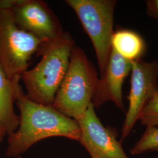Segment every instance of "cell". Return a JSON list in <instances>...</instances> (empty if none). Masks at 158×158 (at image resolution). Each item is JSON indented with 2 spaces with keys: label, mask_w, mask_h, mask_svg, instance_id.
<instances>
[{
  "label": "cell",
  "mask_w": 158,
  "mask_h": 158,
  "mask_svg": "<svg viewBox=\"0 0 158 158\" xmlns=\"http://www.w3.org/2000/svg\"><path fill=\"white\" fill-rule=\"evenodd\" d=\"M15 102L20 112V122L18 129L8 136V156L18 158L34 143L51 136L80 141V128L76 119L63 115L52 106L31 101L23 89Z\"/></svg>",
  "instance_id": "cell-1"
},
{
  "label": "cell",
  "mask_w": 158,
  "mask_h": 158,
  "mask_svg": "<svg viewBox=\"0 0 158 158\" xmlns=\"http://www.w3.org/2000/svg\"><path fill=\"white\" fill-rule=\"evenodd\" d=\"M75 43L71 35L63 31L56 38L43 40L36 55L42 59L35 68L22 74L27 97L32 102L52 106L57 91L68 70Z\"/></svg>",
  "instance_id": "cell-2"
},
{
  "label": "cell",
  "mask_w": 158,
  "mask_h": 158,
  "mask_svg": "<svg viewBox=\"0 0 158 158\" xmlns=\"http://www.w3.org/2000/svg\"><path fill=\"white\" fill-rule=\"evenodd\" d=\"M98 79L96 69L85 51L74 46L68 70L52 106L77 121L92 103Z\"/></svg>",
  "instance_id": "cell-3"
},
{
  "label": "cell",
  "mask_w": 158,
  "mask_h": 158,
  "mask_svg": "<svg viewBox=\"0 0 158 158\" xmlns=\"http://www.w3.org/2000/svg\"><path fill=\"white\" fill-rule=\"evenodd\" d=\"M90 38L96 52L100 76L111 51L115 0H66Z\"/></svg>",
  "instance_id": "cell-4"
},
{
  "label": "cell",
  "mask_w": 158,
  "mask_h": 158,
  "mask_svg": "<svg viewBox=\"0 0 158 158\" xmlns=\"http://www.w3.org/2000/svg\"><path fill=\"white\" fill-rule=\"evenodd\" d=\"M42 41L19 28L10 10L0 8V66L8 77L21 80Z\"/></svg>",
  "instance_id": "cell-5"
},
{
  "label": "cell",
  "mask_w": 158,
  "mask_h": 158,
  "mask_svg": "<svg viewBox=\"0 0 158 158\" xmlns=\"http://www.w3.org/2000/svg\"><path fill=\"white\" fill-rule=\"evenodd\" d=\"M128 108L121 131V140L130 135L147 102L158 91V61L142 59L131 62Z\"/></svg>",
  "instance_id": "cell-6"
},
{
  "label": "cell",
  "mask_w": 158,
  "mask_h": 158,
  "mask_svg": "<svg viewBox=\"0 0 158 158\" xmlns=\"http://www.w3.org/2000/svg\"><path fill=\"white\" fill-rule=\"evenodd\" d=\"M77 121L81 133L79 141L91 158H130L117 140V130L103 125L93 103Z\"/></svg>",
  "instance_id": "cell-7"
},
{
  "label": "cell",
  "mask_w": 158,
  "mask_h": 158,
  "mask_svg": "<svg viewBox=\"0 0 158 158\" xmlns=\"http://www.w3.org/2000/svg\"><path fill=\"white\" fill-rule=\"evenodd\" d=\"M10 10L17 27L38 40H53L63 32L58 18L42 0H17Z\"/></svg>",
  "instance_id": "cell-8"
},
{
  "label": "cell",
  "mask_w": 158,
  "mask_h": 158,
  "mask_svg": "<svg viewBox=\"0 0 158 158\" xmlns=\"http://www.w3.org/2000/svg\"><path fill=\"white\" fill-rule=\"evenodd\" d=\"M131 62L111 48L106 67L98 79L93 97L94 107L99 108L105 102H111L117 107L124 110L123 85L131 73Z\"/></svg>",
  "instance_id": "cell-9"
},
{
  "label": "cell",
  "mask_w": 158,
  "mask_h": 158,
  "mask_svg": "<svg viewBox=\"0 0 158 158\" xmlns=\"http://www.w3.org/2000/svg\"><path fill=\"white\" fill-rule=\"evenodd\" d=\"M19 81L8 77L0 66V127L8 136L18 129L20 122L14 109L17 95L23 89Z\"/></svg>",
  "instance_id": "cell-10"
},
{
  "label": "cell",
  "mask_w": 158,
  "mask_h": 158,
  "mask_svg": "<svg viewBox=\"0 0 158 158\" xmlns=\"http://www.w3.org/2000/svg\"><path fill=\"white\" fill-rule=\"evenodd\" d=\"M111 48L126 60L133 62L141 59L146 51V44L135 31L120 29L114 32Z\"/></svg>",
  "instance_id": "cell-11"
},
{
  "label": "cell",
  "mask_w": 158,
  "mask_h": 158,
  "mask_svg": "<svg viewBox=\"0 0 158 158\" xmlns=\"http://www.w3.org/2000/svg\"><path fill=\"white\" fill-rule=\"evenodd\" d=\"M158 151V127L147 128L141 138L130 150L133 155Z\"/></svg>",
  "instance_id": "cell-12"
},
{
  "label": "cell",
  "mask_w": 158,
  "mask_h": 158,
  "mask_svg": "<svg viewBox=\"0 0 158 158\" xmlns=\"http://www.w3.org/2000/svg\"><path fill=\"white\" fill-rule=\"evenodd\" d=\"M138 121L146 128L158 127V91L143 108Z\"/></svg>",
  "instance_id": "cell-13"
},
{
  "label": "cell",
  "mask_w": 158,
  "mask_h": 158,
  "mask_svg": "<svg viewBox=\"0 0 158 158\" xmlns=\"http://www.w3.org/2000/svg\"><path fill=\"white\" fill-rule=\"evenodd\" d=\"M145 4L148 15L158 21V0H147Z\"/></svg>",
  "instance_id": "cell-14"
},
{
  "label": "cell",
  "mask_w": 158,
  "mask_h": 158,
  "mask_svg": "<svg viewBox=\"0 0 158 158\" xmlns=\"http://www.w3.org/2000/svg\"><path fill=\"white\" fill-rule=\"evenodd\" d=\"M6 135V133L5 132V131L2 130L1 128V127H0V143L2 142L3 138H4V136Z\"/></svg>",
  "instance_id": "cell-15"
},
{
  "label": "cell",
  "mask_w": 158,
  "mask_h": 158,
  "mask_svg": "<svg viewBox=\"0 0 158 158\" xmlns=\"http://www.w3.org/2000/svg\"><path fill=\"white\" fill-rule=\"evenodd\" d=\"M17 158H23L22 157H21V156H19V157H18Z\"/></svg>",
  "instance_id": "cell-16"
},
{
  "label": "cell",
  "mask_w": 158,
  "mask_h": 158,
  "mask_svg": "<svg viewBox=\"0 0 158 158\" xmlns=\"http://www.w3.org/2000/svg\"></svg>",
  "instance_id": "cell-17"
}]
</instances>
